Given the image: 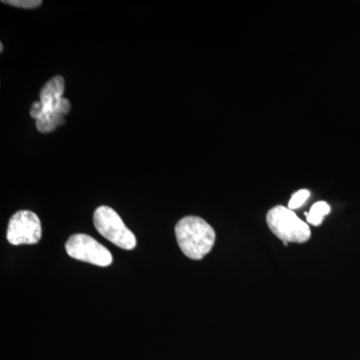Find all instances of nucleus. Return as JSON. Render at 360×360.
<instances>
[{"instance_id":"6","label":"nucleus","mask_w":360,"mask_h":360,"mask_svg":"<svg viewBox=\"0 0 360 360\" xmlns=\"http://www.w3.org/2000/svg\"><path fill=\"white\" fill-rule=\"evenodd\" d=\"M6 238L13 245H37L41 238L39 217L30 210H20L9 220Z\"/></svg>"},{"instance_id":"2","label":"nucleus","mask_w":360,"mask_h":360,"mask_svg":"<svg viewBox=\"0 0 360 360\" xmlns=\"http://www.w3.org/2000/svg\"><path fill=\"white\" fill-rule=\"evenodd\" d=\"M175 236L180 250L193 260L202 259L215 243V231L205 219L186 217L175 226Z\"/></svg>"},{"instance_id":"3","label":"nucleus","mask_w":360,"mask_h":360,"mask_svg":"<svg viewBox=\"0 0 360 360\" xmlns=\"http://www.w3.org/2000/svg\"><path fill=\"white\" fill-rule=\"evenodd\" d=\"M266 222L270 231L283 243H304L311 236L309 224L285 206L271 208L267 213Z\"/></svg>"},{"instance_id":"1","label":"nucleus","mask_w":360,"mask_h":360,"mask_svg":"<svg viewBox=\"0 0 360 360\" xmlns=\"http://www.w3.org/2000/svg\"><path fill=\"white\" fill-rule=\"evenodd\" d=\"M65 82L58 75L51 78L40 90L39 101L32 104L30 116L37 120V127L41 134H49L65 122L70 113V101L63 97Z\"/></svg>"},{"instance_id":"9","label":"nucleus","mask_w":360,"mask_h":360,"mask_svg":"<svg viewBox=\"0 0 360 360\" xmlns=\"http://www.w3.org/2000/svg\"><path fill=\"white\" fill-rule=\"evenodd\" d=\"M4 4H9L15 7H20V8H35L41 6L42 1L40 0H11V1H2Z\"/></svg>"},{"instance_id":"5","label":"nucleus","mask_w":360,"mask_h":360,"mask_svg":"<svg viewBox=\"0 0 360 360\" xmlns=\"http://www.w3.org/2000/svg\"><path fill=\"white\" fill-rule=\"evenodd\" d=\"M65 250L70 257L80 262L103 267L112 264L113 258L110 250L86 234L71 236L66 243Z\"/></svg>"},{"instance_id":"4","label":"nucleus","mask_w":360,"mask_h":360,"mask_svg":"<svg viewBox=\"0 0 360 360\" xmlns=\"http://www.w3.org/2000/svg\"><path fill=\"white\" fill-rule=\"evenodd\" d=\"M94 226L97 231L112 243L125 250H134L136 238L134 234L122 221V217L110 206H99L94 215Z\"/></svg>"},{"instance_id":"7","label":"nucleus","mask_w":360,"mask_h":360,"mask_svg":"<svg viewBox=\"0 0 360 360\" xmlns=\"http://www.w3.org/2000/svg\"><path fill=\"white\" fill-rule=\"evenodd\" d=\"M330 212V206L324 201L314 203L310 208L309 212L307 213V220L309 224L314 226H319L323 221V217Z\"/></svg>"},{"instance_id":"8","label":"nucleus","mask_w":360,"mask_h":360,"mask_svg":"<svg viewBox=\"0 0 360 360\" xmlns=\"http://www.w3.org/2000/svg\"><path fill=\"white\" fill-rule=\"evenodd\" d=\"M310 196L309 191L307 189H302L298 191L297 193L293 194L292 198L288 202V208L291 210H297L300 206L304 205L307 200H309Z\"/></svg>"}]
</instances>
